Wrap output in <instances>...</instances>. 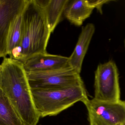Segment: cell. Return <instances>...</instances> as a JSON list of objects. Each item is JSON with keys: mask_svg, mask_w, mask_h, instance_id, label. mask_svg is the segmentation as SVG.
Returning a JSON list of instances; mask_svg holds the SVG:
<instances>
[{"mask_svg": "<svg viewBox=\"0 0 125 125\" xmlns=\"http://www.w3.org/2000/svg\"><path fill=\"white\" fill-rule=\"evenodd\" d=\"M94 9L87 0H70L64 14L70 22L80 26L90 16Z\"/></svg>", "mask_w": 125, "mask_h": 125, "instance_id": "8fae6325", "label": "cell"}, {"mask_svg": "<svg viewBox=\"0 0 125 125\" xmlns=\"http://www.w3.org/2000/svg\"><path fill=\"white\" fill-rule=\"evenodd\" d=\"M26 73L47 72L72 68L69 57L41 53L33 55L22 62Z\"/></svg>", "mask_w": 125, "mask_h": 125, "instance_id": "ba28073f", "label": "cell"}, {"mask_svg": "<svg viewBox=\"0 0 125 125\" xmlns=\"http://www.w3.org/2000/svg\"><path fill=\"white\" fill-rule=\"evenodd\" d=\"M41 7L46 17L51 33L60 22L69 0H36Z\"/></svg>", "mask_w": 125, "mask_h": 125, "instance_id": "30bf717a", "label": "cell"}, {"mask_svg": "<svg viewBox=\"0 0 125 125\" xmlns=\"http://www.w3.org/2000/svg\"><path fill=\"white\" fill-rule=\"evenodd\" d=\"M22 13L15 19L10 28L7 40V55L20 45L22 36Z\"/></svg>", "mask_w": 125, "mask_h": 125, "instance_id": "4fadbf2b", "label": "cell"}, {"mask_svg": "<svg viewBox=\"0 0 125 125\" xmlns=\"http://www.w3.org/2000/svg\"><path fill=\"white\" fill-rule=\"evenodd\" d=\"M87 1L94 8H96L100 12L102 13V8L103 5L108 2L111 1L103 0H87Z\"/></svg>", "mask_w": 125, "mask_h": 125, "instance_id": "5bb4252c", "label": "cell"}, {"mask_svg": "<svg viewBox=\"0 0 125 125\" xmlns=\"http://www.w3.org/2000/svg\"><path fill=\"white\" fill-rule=\"evenodd\" d=\"M1 70H2V67L1 65H0V85L1 81Z\"/></svg>", "mask_w": 125, "mask_h": 125, "instance_id": "9a60e30c", "label": "cell"}, {"mask_svg": "<svg viewBox=\"0 0 125 125\" xmlns=\"http://www.w3.org/2000/svg\"><path fill=\"white\" fill-rule=\"evenodd\" d=\"M0 87L25 125H37L40 118L26 72L21 62L4 57Z\"/></svg>", "mask_w": 125, "mask_h": 125, "instance_id": "6da1fadb", "label": "cell"}, {"mask_svg": "<svg viewBox=\"0 0 125 125\" xmlns=\"http://www.w3.org/2000/svg\"><path fill=\"white\" fill-rule=\"evenodd\" d=\"M0 125H25L0 87Z\"/></svg>", "mask_w": 125, "mask_h": 125, "instance_id": "7c38bea8", "label": "cell"}, {"mask_svg": "<svg viewBox=\"0 0 125 125\" xmlns=\"http://www.w3.org/2000/svg\"><path fill=\"white\" fill-rule=\"evenodd\" d=\"M124 43H125V41H124Z\"/></svg>", "mask_w": 125, "mask_h": 125, "instance_id": "2e32d148", "label": "cell"}, {"mask_svg": "<svg viewBox=\"0 0 125 125\" xmlns=\"http://www.w3.org/2000/svg\"><path fill=\"white\" fill-rule=\"evenodd\" d=\"M28 0H0V58L7 55V40L10 28L23 11Z\"/></svg>", "mask_w": 125, "mask_h": 125, "instance_id": "52a82bcc", "label": "cell"}, {"mask_svg": "<svg viewBox=\"0 0 125 125\" xmlns=\"http://www.w3.org/2000/svg\"><path fill=\"white\" fill-rule=\"evenodd\" d=\"M26 73L31 89H59L84 84L80 74L72 68Z\"/></svg>", "mask_w": 125, "mask_h": 125, "instance_id": "5b68a950", "label": "cell"}, {"mask_svg": "<svg viewBox=\"0 0 125 125\" xmlns=\"http://www.w3.org/2000/svg\"><path fill=\"white\" fill-rule=\"evenodd\" d=\"M83 103L88 112L90 125H125V101H102L95 98Z\"/></svg>", "mask_w": 125, "mask_h": 125, "instance_id": "277c9868", "label": "cell"}, {"mask_svg": "<svg viewBox=\"0 0 125 125\" xmlns=\"http://www.w3.org/2000/svg\"><path fill=\"white\" fill-rule=\"evenodd\" d=\"M95 31L94 24L89 23L82 27L78 42L73 52L69 57L72 68L80 74L84 57Z\"/></svg>", "mask_w": 125, "mask_h": 125, "instance_id": "9c48e42d", "label": "cell"}, {"mask_svg": "<svg viewBox=\"0 0 125 125\" xmlns=\"http://www.w3.org/2000/svg\"><path fill=\"white\" fill-rule=\"evenodd\" d=\"M22 36L20 47L9 54L22 63L30 57L46 53L51 32L46 17L36 0H28L22 13Z\"/></svg>", "mask_w": 125, "mask_h": 125, "instance_id": "7a4b0ae2", "label": "cell"}, {"mask_svg": "<svg viewBox=\"0 0 125 125\" xmlns=\"http://www.w3.org/2000/svg\"><path fill=\"white\" fill-rule=\"evenodd\" d=\"M36 110L40 117L55 116L88 98L84 84L49 89H31Z\"/></svg>", "mask_w": 125, "mask_h": 125, "instance_id": "3957f363", "label": "cell"}, {"mask_svg": "<svg viewBox=\"0 0 125 125\" xmlns=\"http://www.w3.org/2000/svg\"><path fill=\"white\" fill-rule=\"evenodd\" d=\"M94 98L108 102L120 100L119 73L114 61H109L98 66L95 72Z\"/></svg>", "mask_w": 125, "mask_h": 125, "instance_id": "8992f818", "label": "cell"}]
</instances>
